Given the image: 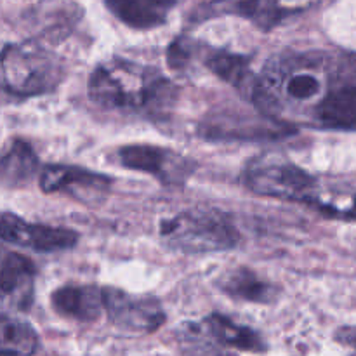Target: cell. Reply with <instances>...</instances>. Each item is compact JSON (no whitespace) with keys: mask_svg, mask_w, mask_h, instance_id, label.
Instances as JSON below:
<instances>
[{"mask_svg":"<svg viewBox=\"0 0 356 356\" xmlns=\"http://www.w3.org/2000/svg\"><path fill=\"white\" fill-rule=\"evenodd\" d=\"M219 287L232 298L249 302H271L277 296L273 285L247 268H238L226 273L219 282Z\"/></svg>","mask_w":356,"mask_h":356,"instance_id":"cell-17","label":"cell"},{"mask_svg":"<svg viewBox=\"0 0 356 356\" xmlns=\"http://www.w3.org/2000/svg\"><path fill=\"white\" fill-rule=\"evenodd\" d=\"M51 302L59 315L79 322H94L104 309L103 289L94 285H66L51 296Z\"/></svg>","mask_w":356,"mask_h":356,"instance_id":"cell-10","label":"cell"},{"mask_svg":"<svg viewBox=\"0 0 356 356\" xmlns=\"http://www.w3.org/2000/svg\"><path fill=\"white\" fill-rule=\"evenodd\" d=\"M118 160L131 170L155 176L165 186L183 184L193 172V162L169 148L152 145H129L118 149Z\"/></svg>","mask_w":356,"mask_h":356,"instance_id":"cell-6","label":"cell"},{"mask_svg":"<svg viewBox=\"0 0 356 356\" xmlns=\"http://www.w3.org/2000/svg\"><path fill=\"white\" fill-rule=\"evenodd\" d=\"M35 268L30 259L0 247V301L28 308L33 296Z\"/></svg>","mask_w":356,"mask_h":356,"instance_id":"cell-9","label":"cell"},{"mask_svg":"<svg viewBox=\"0 0 356 356\" xmlns=\"http://www.w3.org/2000/svg\"><path fill=\"white\" fill-rule=\"evenodd\" d=\"M202 325H204L209 337L219 346L235 348L240 351H252V353H261V351L266 350L263 337L256 330L238 325L233 320L226 318L225 315H211L202 322Z\"/></svg>","mask_w":356,"mask_h":356,"instance_id":"cell-15","label":"cell"},{"mask_svg":"<svg viewBox=\"0 0 356 356\" xmlns=\"http://www.w3.org/2000/svg\"><path fill=\"white\" fill-rule=\"evenodd\" d=\"M38 172V156L23 139H13L0 153V184L23 188Z\"/></svg>","mask_w":356,"mask_h":356,"instance_id":"cell-13","label":"cell"},{"mask_svg":"<svg viewBox=\"0 0 356 356\" xmlns=\"http://www.w3.org/2000/svg\"><path fill=\"white\" fill-rule=\"evenodd\" d=\"M38 348V336L30 323L0 315V356H31Z\"/></svg>","mask_w":356,"mask_h":356,"instance_id":"cell-18","label":"cell"},{"mask_svg":"<svg viewBox=\"0 0 356 356\" xmlns=\"http://www.w3.org/2000/svg\"><path fill=\"white\" fill-rule=\"evenodd\" d=\"M316 120L329 129H356V82L329 90L316 104Z\"/></svg>","mask_w":356,"mask_h":356,"instance_id":"cell-11","label":"cell"},{"mask_svg":"<svg viewBox=\"0 0 356 356\" xmlns=\"http://www.w3.org/2000/svg\"><path fill=\"white\" fill-rule=\"evenodd\" d=\"M0 240L37 252H58L72 249L79 236L72 229L33 225L14 214H3L0 218Z\"/></svg>","mask_w":356,"mask_h":356,"instance_id":"cell-8","label":"cell"},{"mask_svg":"<svg viewBox=\"0 0 356 356\" xmlns=\"http://www.w3.org/2000/svg\"><path fill=\"white\" fill-rule=\"evenodd\" d=\"M89 96L99 106L120 111L163 110L174 96V87L159 70L129 59L113 58L92 72Z\"/></svg>","mask_w":356,"mask_h":356,"instance_id":"cell-1","label":"cell"},{"mask_svg":"<svg viewBox=\"0 0 356 356\" xmlns=\"http://www.w3.org/2000/svg\"><path fill=\"white\" fill-rule=\"evenodd\" d=\"M103 306L110 322L124 332L149 334L165 322V312L153 296H134L106 287L103 289Z\"/></svg>","mask_w":356,"mask_h":356,"instance_id":"cell-5","label":"cell"},{"mask_svg":"<svg viewBox=\"0 0 356 356\" xmlns=\"http://www.w3.org/2000/svg\"><path fill=\"white\" fill-rule=\"evenodd\" d=\"M322 90V82L312 68H298L285 76L284 92L296 103H306L315 99Z\"/></svg>","mask_w":356,"mask_h":356,"instance_id":"cell-19","label":"cell"},{"mask_svg":"<svg viewBox=\"0 0 356 356\" xmlns=\"http://www.w3.org/2000/svg\"><path fill=\"white\" fill-rule=\"evenodd\" d=\"M63 76V59L35 40L10 44L0 52L2 86L14 96L49 94L61 83Z\"/></svg>","mask_w":356,"mask_h":356,"instance_id":"cell-2","label":"cell"},{"mask_svg":"<svg viewBox=\"0 0 356 356\" xmlns=\"http://www.w3.org/2000/svg\"><path fill=\"white\" fill-rule=\"evenodd\" d=\"M336 337L337 341H341V343L356 348V329H350V327H348V329H341Z\"/></svg>","mask_w":356,"mask_h":356,"instance_id":"cell-20","label":"cell"},{"mask_svg":"<svg viewBox=\"0 0 356 356\" xmlns=\"http://www.w3.org/2000/svg\"><path fill=\"white\" fill-rule=\"evenodd\" d=\"M176 0H106L108 9L127 26L149 30L163 24Z\"/></svg>","mask_w":356,"mask_h":356,"instance_id":"cell-12","label":"cell"},{"mask_svg":"<svg viewBox=\"0 0 356 356\" xmlns=\"http://www.w3.org/2000/svg\"><path fill=\"white\" fill-rule=\"evenodd\" d=\"M110 184V176L75 165H47L40 172V188L45 193H68L83 204L103 200Z\"/></svg>","mask_w":356,"mask_h":356,"instance_id":"cell-7","label":"cell"},{"mask_svg":"<svg viewBox=\"0 0 356 356\" xmlns=\"http://www.w3.org/2000/svg\"><path fill=\"white\" fill-rule=\"evenodd\" d=\"M245 183L254 193L316 207L322 191L318 181L291 162H257L249 167Z\"/></svg>","mask_w":356,"mask_h":356,"instance_id":"cell-4","label":"cell"},{"mask_svg":"<svg viewBox=\"0 0 356 356\" xmlns=\"http://www.w3.org/2000/svg\"><path fill=\"white\" fill-rule=\"evenodd\" d=\"M205 65L216 76L228 82L229 86L236 87L243 92H249L250 101H252L257 87H259V80L252 75L249 68V61L243 56L233 54V52L214 51L205 58Z\"/></svg>","mask_w":356,"mask_h":356,"instance_id":"cell-16","label":"cell"},{"mask_svg":"<svg viewBox=\"0 0 356 356\" xmlns=\"http://www.w3.org/2000/svg\"><path fill=\"white\" fill-rule=\"evenodd\" d=\"M313 0H214L229 13L256 21L259 26H271L294 10L305 9Z\"/></svg>","mask_w":356,"mask_h":356,"instance_id":"cell-14","label":"cell"},{"mask_svg":"<svg viewBox=\"0 0 356 356\" xmlns=\"http://www.w3.org/2000/svg\"><path fill=\"white\" fill-rule=\"evenodd\" d=\"M160 235L174 249L186 254L229 250L240 242L238 229L222 212L209 209L184 211L160 225Z\"/></svg>","mask_w":356,"mask_h":356,"instance_id":"cell-3","label":"cell"}]
</instances>
